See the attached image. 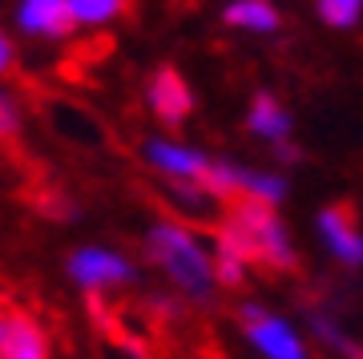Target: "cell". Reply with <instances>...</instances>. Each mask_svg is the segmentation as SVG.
<instances>
[{"label": "cell", "mask_w": 363, "mask_h": 359, "mask_svg": "<svg viewBox=\"0 0 363 359\" xmlns=\"http://www.w3.org/2000/svg\"><path fill=\"white\" fill-rule=\"evenodd\" d=\"M145 258L178 287L186 299L210 303L218 275H214V255L186 222H154L145 231Z\"/></svg>", "instance_id": "6da1fadb"}, {"label": "cell", "mask_w": 363, "mask_h": 359, "mask_svg": "<svg viewBox=\"0 0 363 359\" xmlns=\"http://www.w3.org/2000/svg\"><path fill=\"white\" fill-rule=\"evenodd\" d=\"M65 275L73 287H81L85 295H105L113 287H125V282L138 279V267L130 258L113 250V246H77L73 255L65 258Z\"/></svg>", "instance_id": "7a4b0ae2"}, {"label": "cell", "mask_w": 363, "mask_h": 359, "mask_svg": "<svg viewBox=\"0 0 363 359\" xmlns=\"http://www.w3.org/2000/svg\"><path fill=\"white\" fill-rule=\"evenodd\" d=\"M230 219L255 234L262 263H271V267H279V270H295V246H291L286 226L279 222V214H274V206L238 198V202H234V210H230Z\"/></svg>", "instance_id": "3957f363"}, {"label": "cell", "mask_w": 363, "mask_h": 359, "mask_svg": "<svg viewBox=\"0 0 363 359\" xmlns=\"http://www.w3.org/2000/svg\"><path fill=\"white\" fill-rule=\"evenodd\" d=\"M238 323H242V335L255 343V351H262V359H307V347L295 327L271 311H262L259 303H242Z\"/></svg>", "instance_id": "277c9868"}, {"label": "cell", "mask_w": 363, "mask_h": 359, "mask_svg": "<svg viewBox=\"0 0 363 359\" xmlns=\"http://www.w3.org/2000/svg\"><path fill=\"white\" fill-rule=\"evenodd\" d=\"M142 158H145V166L154 174H162L166 182H202L210 170V158L202 150L169 141V138H150L142 145Z\"/></svg>", "instance_id": "5b68a950"}, {"label": "cell", "mask_w": 363, "mask_h": 359, "mask_svg": "<svg viewBox=\"0 0 363 359\" xmlns=\"http://www.w3.org/2000/svg\"><path fill=\"white\" fill-rule=\"evenodd\" d=\"M145 101H150V114L162 121V126L178 129L186 117L194 114V93L186 85L174 65H162L154 77H150V89H145Z\"/></svg>", "instance_id": "8992f818"}, {"label": "cell", "mask_w": 363, "mask_h": 359, "mask_svg": "<svg viewBox=\"0 0 363 359\" xmlns=\"http://www.w3.org/2000/svg\"><path fill=\"white\" fill-rule=\"evenodd\" d=\"M13 25L25 37H37V40H61L77 28L73 13H69V0H16Z\"/></svg>", "instance_id": "52a82bcc"}, {"label": "cell", "mask_w": 363, "mask_h": 359, "mask_svg": "<svg viewBox=\"0 0 363 359\" xmlns=\"http://www.w3.org/2000/svg\"><path fill=\"white\" fill-rule=\"evenodd\" d=\"M319 238L331 255L343 263V267H363V234L355 226V214H351V206H327L319 210Z\"/></svg>", "instance_id": "ba28073f"}, {"label": "cell", "mask_w": 363, "mask_h": 359, "mask_svg": "<svg viewBox=\"0 0 363 359\" xmlns=\"http://www.w3.org/2000/svg\"><path fill=\"white\" fill-rule=\"evenodd\" d=\"M0 359H49V335L28 315H9L0 335Z\"/></svg>", "instance_id": "9c48e42d"}, {"label": "cell", "mask_w": 363, "mask_h": 359, "mask_svg": "<svg viewBox=\"0 0 363 359\" xmlns=\"http://www.w3.org/2000/svg\"><path fill=\"white\" fill-rule=\"evenodd\" d=\"M247 126H250V133L271 138L274 145L291 138V114L274 101L271 93H255V105H250V114H247Z\"/></svg>", "instance_id": "30bf717a"}, {"label": "cell", "mask_w": 363, "mask_h": 359, "mask_svg": "<svg viewBox=\"0 0 363 359\" xmlns=\"http://www.w3.org/2000/svg\"><path fill=\"white\" fill-rule=\"evenodd\" d=\"M222 21L230 28H247V33H274L279 28V9L271 0H230L222 9Z\"/></svg>", "instance_id": "8fae6325"}, {"label": "cell", "mask_w": 363, "mask_h": 359, "mask_svg": "<svg viewBox=\"0 0 363 359\" xmlns=\"http://www.w3.org/2000/svg\"><path fill=\"white\" fill-rule=\"evenodd\" d=\"M234 190H238V198H250V202L279 206L286 198V178L262 174V170H250V166H234Z\"/></svg>", "instance_id": "7c38bea8"}, {"label": "cell", "mask_w": 363, "mask_h": 359, "mask_svg": "<svg viewBox=\"0 0 363 359\" xmlns=\"http://www.w3.org/2000/svg\"><path fill=\"white\" fill-rule=\"evenodd\" d=\"M69 13L77 28H101L125 13V0H69Z\"/></svg>", "instance_id": "4fadbf2b"}, {"label": "cell", "mask_w": 363, "mask_h": 359, "mask_svg": "<svg viewBox=\"0 0 363 359\" xmlns=\"http://www.w3.org/2000/svg\"><path fill=\"white\" fill-rule=\"evenodd\" d=\"M311 327H315V335H319L331 351H339V355H347V359H363V347L355 343L351 335H343V327H339L335 319H327V315H319V311H315Z\"/></svg>", "instance_id": "5bb4252c"}, {"label": "cell", "mask_w": 363, "mask_h": 359, "mask_svg": "<svg viewBox=\"0 0 363 359\" xmlns=\"http://www.w3.org/2000/svg\"><path fill=\"white\" fill-rule=\"evenodd\" d=\"M319 21L331 28H355L363 16V0H315Z\"/></svg>", "instance_id": "9a60e30c"}, {"label": "cell", "mask_w": 363, "mask_h": 359, "mask_svg": "<svg viewBox=\"0 0 363 359\" xmlns=\"http://www.w3.org/2000/svg\"><path fill=\"white\" fill-rule=\"evenodd\" d=\"M169 198L178 202V210H186V214H210V198L198 182H169Z\"/></svg>", "instance_id": "2e32d148"}, {"label": "cell", "mask_w": 363, "mask_h": 359, "mask_svg": "<svg viewBox=\"0 0 363 359\" xmlns=\"http://www.w3.org/2000/svg\"><path fill=\"white\" fill-rule=\"evenodd\" d=\"M25 126V114H21V97H16L9 85H0V138H16Z\"/></svg>", "instance_id": "e0dca14e"}, {"label": "cell", "mask_w": 363, "mask_h": 359, "mask_svg": "<svg viewBox=\"0 0 363 359\" xmlns=\"http://www.w3.org/2000/svg\"><path fill=\"white\" fill-rule=\"evenodd\" d=\"M214 275H218V287H242V282H247V263L214 255Z\"/></svg>", "instance_id": "ac0fdd59"}, {"label": "cell", "mask_w": 363, "mask_h": 359, "mask_svg": "<svg viewBox=\"0 0 363 359\" xmlns=\"http://www.w3.org/2000/svg\"><path fill=\"white\" fill-rule=\"evenodd\" d=\"M274 158H279L283 166H295V162H298L303 154H298V145H295V141H279V145H274Z\"/></svg>", "instance_id": "d6986e66"}, {"label": "cell", "mask_w": 363, "mask_h": 359, "mask_svg": "<svg viewBox=\"0 0 363 359\" xmlns=\"http://www.w3.org/2000/svg\"><path fill=\"white\" fill-rule=\"evenodd\" d=\"M13 40L4 37V28H0V73H9V69H13Z\"/></svg>", "instance_id": "ffe728a7"}, {"label": "cell", "mask_w": 363, "mask_h": 359, "mask_svg": "<svg viewBox=\"0 0 363 359\" xmlns=\"http://www.w3.org/2000/svg\"><path fill=\"white\" fill-rule=\"evenodd\" d=\"M4 319H9V315H0V335H4Z\"/></svg>", "instance_id": "44dd1931"}]
</instances>
